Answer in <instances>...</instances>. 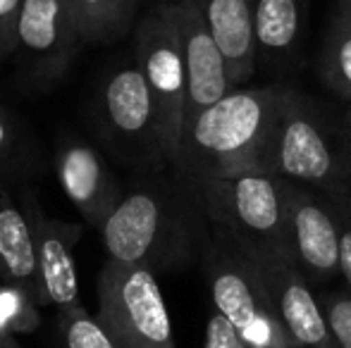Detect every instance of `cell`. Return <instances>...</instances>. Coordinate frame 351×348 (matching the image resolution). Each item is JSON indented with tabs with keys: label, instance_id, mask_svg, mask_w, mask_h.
I'll return each instance as SVG.
<instances>
[{
	"label": "cell",
	"instance_id": "6da1fadb",
	"mask_svg": "<svg viewBox=\"0 0 351 348\" xmlns=\"http://www.w3.org/2000/svg\"><path fill=\"white\" fill-rule=\"evenodd\" d=\"M101 237L108 258L175 274L201 263L210 224L199 189L170 168L132 184Z\"/></svg>",
	"mask_w": 351,
	"mask_h": 348
},
{
	"label": "cell",
	"instance_id": "7a4b0ae2",
	"mask_svg": "<svg viewBox=\"0 0 351 348\" xmlns=\"http://www.w3.org/2000/svg\"><path fill=\"white\" fill-rule=\"evenodd\" d=\"M287 93V86L232 88L184 122L172 170L191 186L227 174L258 172L261 155Z\"/></svg>",
	"mask_w": 351,
	"mask_h": 348
},
{
	"label": "cell",
	"instance_id": "3957f363",
	"mask_svg": "<svg viewBox=\"0 0 351 348\" xmlns=\"http://www.w3.org/2000/svg\"><path fill=\"white\" fill-rule=\"evenodd\" d=\"M258 172L318 191L351 189V134L318 101L289 88L261 155Z\"/></svg>",
	"mask_w": 351,
	"mask_h": 348
},
{
	"label": "cell",
	"instance_id": "277c9868",
	"mask_svg": "<svg viewBox=\"0 0 351 348\" xmlns=\"http://www.w3.org/2000/svg\"><path fill=\"white\" fill-rule=\"evenodd\" d=\"M213 232L249 256L285 258V181L270 172H239L196 186Z\"/></svg>",
	"mask_w": 351,
	"mask_h": 348
},
{
	"label": "cell",
	"instance_id": "5b68a950",
	"mask_svg": "<svg viewBox=\"0 0 351 348\" xmlns=\"http://www.w3.org/2000/svg\"><path fill=\"white\" fill-rule=\"evenodd\" d=\"M199 267L208 286L213 310L234 327L249 348H299L280 322L251 258L230 239L210 229Z\"/></svg>",
	"mask_w": 351,
	"mask_h": 348
},
{
	"label": "cell",
	"instance_id": "8992f818",
	"mask_svg": "<svg viewBox=\"0 0 351 348\" xmlns=\"http://www.w3.org/2000/svg\"><path fill=\"white\" fill-rule=\"evenodd\" d=\"M98 131L120 163L141 174L170 170L151 88L139 65L115 70L98 91Z\"/></svg>",
	"mask_w": 351,
	"mask_h": 348
},
{
	"label": "cell",
	"instance_id": "52a82bcc",
	"mask_svg": "<svg viewBox=\"0 0 351 348\" xmlns=\"http://www.w3.org/2000/svg\"><path fill=\"white\" fill-rule=\"evenodd\" d=\"M98 322L117 348H177L158 274L108 258L98 274Z\"/></svg>",
	"mask_w": 351,
	"mask_h": 348
},
{
	"label": "cell",
	"instance_id": "ba28073f",
	"mask_svg": "<svg viewBox=\"0 0 351 348\" xmlns=\"http://www.w3.org/2000/svg\"><path fill=\"white\" fill-rule=\"evenodd\" d=\"M136 65L151 88L172 168L186 117V70L172 0L158 3L136 27Z\"/></svg>",
	"mask_w": 351,
	"mask_h": 348
},
{
	"label": "cell",
	"instance_id": "9c48e42d",
	"mask_svg": "<svg viewBox=\"0 0 351 348\" xmlns=\"http://www.w3.org/2000/svg\"><path fill=\"white\" fill-rule=\"evenodd\" d=\"M285 181V260L311 284L339 277V222L332 196L299 181Z\"/></svg>",
	"mask_w": 351,
	"mask_h": 348
},
{
	"label": "cell",
	"instance_id": "30bf717a",
	"mask_svg": "<svg viewBox=\"0 0 351 348\" xmlns=\"http://www.w3.org/2000/svg\"><path fill=\"white\" fill-rule=\"evenodd\" d=\"M84 46L70 0H22L17 24V53L32 79L51 84L70 67L77 48Z\"/></svg>",
	"mask_w": 351,
	"mask_h": 348
},
{
	"label": "cell",
	"instance_id": "8fae6325",
	"mask_svg": "<svg viewBox=\"0 0 351 348\" xmlns=\"http://www.w3.org/2000/svg\"><path fill=\"white\" fill-rule=\"evenodd\" d=\"M24 200L34 224L41 306H56L58 310L82 308L74 246L82 239L84 227L77 222L48 217L32 191H24Z\"/></svg>",
	"mask_w": 351,
	"mask_h": 348
},
{
	"label": "cell",
	"instance_id": "7c38bea8",
	"mask_svg": "<svg viewBox=\"0 0 351 348\" xmlns=\"http://www.w3.org/2000/svg\"><path fill=\"white\" fill-rule=\"evenodd\" d=\"M249 256V253H246ZM270 293L280 322L299 348H337L313 286L278 256H249Z\"/></svg>",
	"mask_w": 351,
	"mask_h": 348
},
{
	"label": "cell",
	"instance_id": "4fadbf2b",
	"mask_svg": "<svg viewBox=\"0 0 351 348\" xmlns=\"http://www.w3.org/2000/svg\"><path fill=\"white\" fill-rule=\"evenodd\" d=\"M186 70V117L199 115L232 91L227 62L201 10L191 0H172Z\"/></svg>",
	"mask_w": 351,
	"mask_h": 348
},
{
	"label": "cell",
	"instance_id": "5bb4252c",
	"mask_svg": "<svg viewBox=\"0 0 351 348\" xmlns=\"http://www.w3.org/2000/svg\"><path fill=\"white\" fill-rule=\"evenodd\" d=\"M56 170L72 205L91 227L101 232L125 193L106 158L86 141L70 139L58 150Z\"/></svg>",
	"mask_w": 351,
	"mask_h": 348
},
{
	"label": "cell",
	"instance_id": "9a60e30c",
	"mask_svg": "<svg viewBox=\"0 0 351 348\" xmlns=\"http://www.w3.org/2000/svg\"><path fill=\"white\" fill-rule=\"evenodd\" d=\"M201 10L227 62L232 86H244L258 67L254 0H191Z\"/></svg>",
	"mask_w": 351,
	"mask_h": 348
},
{
	"label": "cell",
	"instance_id": "2e32d148",
	"mask_svg": "<svg viewBox=\"0 0 351 348\" xmlns=\"http://www.w3.org/2000/svg\"><path fill=\"white\" fill-rule=\"evenodd\" d=\"M0 282L22 286L38 298V265L32 215L24 193H12L3 184H0Z\"/></svg>",
	"mask_w": 351,
	"mask_h": 348
},
{
	"label": "cell",
	"instance_id": "e0dca14e",
	"mask_svg": "<svg viewBox=\"0 0 351 348\" xmlns=\"http://www.w3.org/2000/svg\"><path fill=\"white\" fill-rule=\"evenodd\" d=\"M308 0H254L258 62L275 70L291 67L301 55Z\"/></svg>",
	"mask_w": 351,
	"mask_h": 348
},
{
	"label": "cell",
	"instance_id": "ac0fdd59",
	"mask_svg": "<svg viewBox=\"0 0 351 348\" xmlns=\"http://www.w3.org/2000/svg\"><path fill=\"white\" fill-rule=\"evenodd\" d=\"M84 46L115 43L134 24L136 0H70Z\"/></svg>",
	"mask_w": 351,
	"mask_h": 348
},
{
	"label": "cell",
	"instance_id": "d6986e66",
	"mask_svg": "<svg viewBox=\"0 0 351 348\" xmlns=\"http://www.w3.org/2000/svg\"><path fill=\"white\" fill-rule=\"evenodd\" d=\"M320 75L330 91L351 103V27L332 19L320 53Z\"/></svg>",
	"mask_w": 351,
	"mask_h": 348
},
{
	"label": "cell",
	"instance_id": "ffe728a7",
	"mask_svg": "<svg viewBox=\"0 0 351 348\" xmlns=\"http://www.w3.org/2000/svg\"><path fill=\"white\" fill-rule=\"evenodd\" d=\"M56 339L58 348H117L98 317L86 312L84 306L58 310Z\"/></svg>",
	"mask_w": 351,
	"mask_h": 348
},
{
	"label": "cell",
	"instance_id": "44dd1931",
	"mask_svg": "<svg viewBox=\"0 0 351 348\" xmlns=\"http://www.w3.org/2000/svg\"><path fill=\"white\" fill-rule=\"evenodd\" d=\"M41 301L32 291L0 282V334H32L41 322Z\"/></svg>",
	"mask_w": 351,
	"mask_h": 348
},
{
	"label": "cell",
	"instance_id": "7402d4cb",
	"mask_svg": "<svg viewBox=\"0 0 351 348\" xmlns=\"http://www.w3.org/2000/svg\"><path fill=\"white\" fill-rule=\"evenodd\" d=\"M320 308L328 320L330 334L337 348H351V291L344 289H328L318 293Z\"/></svg>",
	"mask_w": 351,
	"mask_h": 348
},
{
	"label": "cell",
	"instance_id": "603a6c76",
	"mask_svg": "<svg viewBox=\"0 0 351 348\" xmlns=\"http://www.w3.org/2000/svg\"><path fill=\"white\" fill-rule=\"evenodd\" d=\"M330 196L339 222V277L351 291V189L332 191Z\"/></svg>",
	"mask_w": 351,
	"mask_h": 348
},
{
	"label": "cell",
	"instance_id": "cb8c5ba5",
	"mask_svg": "<svg viewBox=\"0 0 351 348\" xmlns=\"http://www.w3.org/2000/svg\"><path fill=\"white\" fill-rule=\"evenodd\" d=\"M19 146H22V136H19L17 122L5 107H0V176L14 170Z\"/></svg>",
	"mask_w": 351,
	"mask_h": 348
},
{
	"label": "cell",
	"instance_id": "d4e9b609",
	"mask_svg": "<svg viewBox=\"0 0 351 348\" xmlns=\"http://www.w3.org/2000/svg\"><path fill=\"white\" fill-rule=\"evenodd\" d=\"M22 0H0V62L17 53V24Z\"/></svg>",
	"mask_w": 351,
	"mask_h": 348
},
{
	"label": "cell",
	"instance_id": "484cf974",
	"mask_svg": "<svg viewBox=\"0 0 351 348\" xmlns=\"http://www.w3.org/2000/svg\"><path fill=\"white\" fill-rule=\"evenodd\" d=\"M201 348H249L244 339L234 332V327L220 315V312L213 310V315L206 322L204 332V346Z\"/></svg>",
	"mask_w": 351,
	"mask_h": 348
},
{
	"label": "cell",
	"instance_id": "4316f807",
	"mask_svg": "<svg viewBox=\"0 0 351 348\" xmlns=\"http://www.w3.org/2000/svg\"><path fill=\"white\" fill-rule=\"evenodd\" d=\"M335 17L351 27V0H337V12H335Z\"/></svg>",
	"mask_w": 351,
	"mask_h": 348
},
{
	"label": "cell",
	"instance_id": "83f0119b",
	"mask_svg": "<svg viewBox=\"0 0 351 348\" xmlns=\"http://www.w3.org/2000/svg\"><path fill=\"white\" fill-rule=\"evenodd\" d=\"M0 348H22L14 341V336H10V334H0Z\"/></svg>",
	"mask_w": 351,
	"mask_h": 348
},
{
	"label": "cell",
	"instance_id": "f1b7e54d",
	"mask_svg": "<svg viewBox=\"0 0 351 348\" xmlns=\"http://www.w3.org/2000/svg\"><path fill=\"white\" fill-rule=\"evenodd\" d=\"M344 124H347V129H349V134H351V103H349L347 115H344Z\"/></svg>",
	"mask_w": 351,
	"mask_h": 348
}]
</instances>
